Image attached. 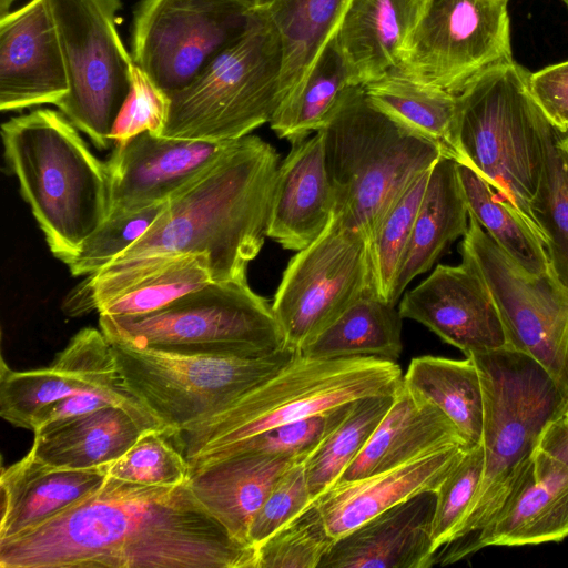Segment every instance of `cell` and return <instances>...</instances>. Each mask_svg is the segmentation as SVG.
Returning a JSON list of instances; mask_svg holds the SVG:
<instances>
[{
    "mask_svg": "<svg viewBox=\"0 0 568 568\" xmlns=\"http://www.w3.org/2000/svg\"><path fill=\"white\" fill-rule=\"evenodd\" d=\"M189 483L146 486L112 477L44 524L0 539L1 568H256Z\"/></svg>",
    "mask_w": 568,
    "mask_h": 568,
    "instance_id": "cell-1",
    "label": "cell"
},
{
    "mask_svg": "<svg viewBox=\"0 0 568 568\" xmlns=\"http://www.w3.org/2000/svg\"><path fill=\"white\" fill-rule=\"evenodd\" d=\"M277 151L257 135L233 141L176 191L149 231L64 302L70 316L97 311L145 273L180 254H206L212 280L247 282L265 237L280 166Z\"/></svg>",
    "mask_w": 568,
    "mask_h": 568,
    "instance_id": "cell-2",
    "label": "cell"
},
{
    "mask_svg": "<svg viewBox=\"0 0 568 568\" xmlns=\"http://www.w3.org/2000/svg\"><path fill=\"white\" fill-rule=\"evenodd\" d=\"M3 154L20 193L64 264L110 214V176L59 111L38 109L2 123Z\"/></svg>",
    "mask_w": 568,
    "mask_h": 568,
    "instance_id": "cell-3",
    "label": "cell"
},
{
    "mask_svg": "<svg viewBox=\"0 0 568 568\" xmlns=\"http://www.w3.org/2000/svg\"><path fill=\"white\" fill-rule=\"evenodd\" d=\"M321 133L334 214L369 240L407 185L444 156L436 143L374 106L362 85L347 89Z\"/></svg>",
    "mask_w": 568,
    "mask_h": 568,
    "instance_id": "cell-4",
    "label": "cell"
},
{
    "mask_svg": "<svg viewBox=\"0 0 568 568\" xmlns=\"http://www.w3.org/2000/svg\"><path fill=\"white\" fill-rule=\"evenodd\" d=\"M479 372L485 464L480 487L455 541L470 552L532 457L546 426L565 414L568 398L531 357L510 347L471 354ZM453 541V542H455Z\"/></svg>",
    "mask_w": 568,
    "mask_h": 568,
    "instance_id": "cell-5",
    "label": "cell"
},
{
    "mask_svg": "<svg viewBox=\"0 0 568 568\" xmlns=\"http://www.w3.org/2000/svg\"><path fill=\"white\" fill-rule=\"evenodd\" d=\"M530 72L517 62L496 64L456 94L454 139L457 162L473 166L501 202L546 241L530 209L544 163L539 135L542 111L532 99Z\"/></svg>",
    "mask_w": 568,
    "mask_h": 568,
    "instance_id": "cell-6",
    "label": "cell"
},
{
    "mask_svg": "<svg viewBox=\"0 0 568 568\" xmlns=\"http://www.w3.org/2000/svg\"><path fill=\"white\" fill-rule=\"evenodd\" d=\"M402 382V369L394 361L312 359L297 352L288 365L226 409L172 437L191 462L273 427L366 396L393 394Z\"/></svg>",
    "mask_w": 568,
    "mask_h": 568,
    "instance_id": "cell-7",
    "label": "cell"
},
{
    "mask_svg": "<svg viewBox=\"0 0 568 568\" xmlns=\"http://www.w3.org/2000/svg\"><path fill=\"white\" fill-rule=\"evenodd\" d=\"M99 323L110 343L173 355L261 357L286 347L272 304L247 282L212 281L159 310Z\"/></svg>",
    "mask_w": 568,
    "mask_h": 568,
    "instance_id": "cell-8",
    "label": "cell"
},
{
    "mask_svg": "<svg viewBox=\"0 0 568 568\" xmlns=\"http://www.w3.org/2000/svg\"><path fill=\"white\" fill-rule=\"evenodd\" d=\"M282 49L265 10L183 89L169 94L163 136L235 141L271 121L280 104Z\"/></svg>",
    "mask_w": 568,
    "mask_h": 568,
    "instance_id": "cell-9",
    "label": "cell"
},
{
    "mask_svg": "<svg viewBox=\"0 0 568 568\" xmlns=\"http://www.w3.org/2000/svg\"><path fill=\"white\" fill-rule=\"evenodd\" d=\"M126 390L178 433L226 409L286 365V346L261 357L183 356L110 343Z\"/></svg>",
    "mask_w": 568,
    "mask_h": 568,
    "instance_id": "cell-10",
    "label": "cell"
},
{
    "mask_svg": "<svg viewBox=\"0 0 568 568\" xmlns=\"http://www.w3.org/2000/svg\"><path fill=\"white\" fill-rule=\"evenodd\" d=\"M64 59L69 92L57 104L104 150L131 87L134 64L119 29L121 0H48Z\"/></svg>",
    "mask_w": 568,
    "mask_h": 568,
    "instance_id": "cell-11",
    "label": "cell"
},
{
    "mask_svg": "<svg viewBox=\"0 0 568 568\" xmlns=\"http://www.w3.org/2000/svg\"><path fill=\"white\" fill-rule=\"evenodd\" d=\"M459 246L488 285L508 347L535 359L568 398V292L550 266L531 274L513 260L469 214Z\"/></svg>",
    "mask_w": 568,
    "mask_h": 568,
    "instance_id": "cell-12",
    "label": "cell"
},
{
    "mask_svg": "<svg viewBox=\"0 0 568 568\" xmlns=\"http://www.w3.org/2000/svg\"><path fill=\"white\" fill-rule=\"evenodd\" d=\"M368 294H377L369 239L333 213L322 234L287 263L272 307L286 346L298 352Z\"/></svg>",
    "mask_w": 568,
    "mask_h": 568,
    "instance_id": "cell-13",
    "label": "cell"
},
{
    "mask_svg": "<svg viewBox=\"0 0 568 568\" xmlns=\"http://www.w3.org/2000/svg\"><path fill=\"white\" fill-rule=\"evenodd\" d=\"M513 60L506 0H432L392 71L458 94L485 70Z\"/></svg>",
    "mask_w": 568,
    "mask_h": 568,
    "instance_id": "cell-14",
    "label": "cell"
},
{
    "mask_svg": "<svg viewBox=\"0 0 568 568\" xmlns=\"http://www.w3.org/2000/svg\"><path fill=\"white\" fill-rule=\"evenodd\" d=\"M251 12L232 0H140L133 62L168 94L176 92L241 36Z\"/></svg>",
    "mask_w": 568,
    "mask_h": 568,
    "instance_id": "cell-15",
    "label": "cell"
},
{
    "mask_svg": "<svg viewBox=\"0 0 568 568\" xmlns=\"http://www.w3.org/2000/svg\"><path fill=\"white\" fill-rule=\"evenodd\" d=\"M0 367V416L16 427L31 430L41 408L84 392L104 393L133 409L150 413L124 387L111 344L95 328L78 332L48 368L18 372L4 359Z\"/></svg>",
    "mask_w": 568,
    "mask_h": 568,
    "instance_id": "cell-16",
    "label": "cell"
},
{
    "mask_svg": "<svg viewBox=\"0 0 568 568\" xmlns=\"http://www.w3.org/2000/svg\"><path fill=\"white\" fill-rule=\"evenodd\" d=\"M398 310L403 318L423 324L466 356L508 347L493 294L466 258L459 265L438 264L404 293Z\"/></svg>",
    "mask_w": 568,
    "mask_h": 568,
    "instance_id": "cell-17",
    "label": "cell"
},
{
    "mask_svg": "<svg viewBox=\"0 0 568 568\" xmlns=\"http://www.w3.org/2000/svg\"><path fill=\"white\" fill-rule=\"evenodd\" d=\"M232 142L169 138L145 131L114 143L105 162L110 176V213L166 202Z\"/></svg>",
    "mask_w": 568,
    "mask_h": 568,
    "instance_id": "cell-18",
    "label": "cell"
},
{
    "mask_svg": "<svg viewBox=\"0 0 568 568\" xmlns=\"http://www.w3.org/2000/svg\"><path fill=\"white\" fill-rule=\"evenodd\" d=\"M69 81L48 0L0 17V110L58 104Z\"/></svg>",
    "mask_w": 568,
    "mask_h": 568,
    "instance_id": "cell-19",
    "label": "cell"
},
{
    "mask_svg": "<svg viewBox=\"0 0 568 568\" xmlns=\"http://www.w3.org/2000/svg\"><path fill=\"white\" fill-rule=\"evenodd\" d=\"M436 496L425 491L337 538L318 568H429Z\"/></svg>",
    "mask_w": 568,
    "mask_h": 568,
    "instance_id": "cell-20",
    "label": "cell"
},
{
    "mask_svg": "<svg viewBox=\"0 0 568 568\" xmlns=\"http://www.w3.org/2000/svg\"><path fill=\"white\" fill-rule=\"evenodd\" d=\"M568 537V467L536 448L470 552L486 546H525Z\"/></svg>",
    "mask_w": 568,
    "mask_h": 568,
    "instance_id": "cell-21",
    "label": "cell"
},
{
    "mask_svg": "<svg viewBox=\"0 0 568 568\" xmlns=\"http://www.w3.org/2000/svg\"><path fill=\"white\" fill-rule=\"evenodd\" d=\"M466 450L464 446H447L394 468L337 483L314 504L336 540L399 503L435 491Z\"/></svg>",
    "mask_w": 568,
    "mask_h": 568,
    "instance_id": "cell-22",
    "label": "cell"
},
{
    "mask_svg": "<svg viewBox=\"0 0 568 568\" xmlns=\"http://www.w3.org/2000/svg\"><path fill=\"white\" fill-rule=\"evenodd\" d=\"M335 210L321 131L293 144L280 163L267 237L283 248L300 251L325 230Z\"/></svg>",
    "mask_w": 568,
    "mask_h": 568,
    "instance_id": "cell-23",
    "label": "cell"
},
{
    "mask_svg": "<svg viewBox=\"0 0 568 568\" xmlns=\"http://www.w3.org/2000/svg\"><path fill=\"white\" fill-rule=\"evenodd\" d=\"M432 0H351L335 34L353 85L395 69Z\"/></svg>",
    "mask_w": 568,
    "mask_h": 568,
    "instance_id": "cell-24",
    "label": "cell"
},
{
    "mask_svg": "<svg viewBox=\"0 0 568 568\" xmlns=\"http://www.w3.org/2000/svg\"><path fill=\"white\" fill-rule=\"evenodd\" d=\"M153 429L168 430L159 420L121 405H109L38 428L29 454L53 467L98 468L114 463Z\"/></svg>",
    "mask_w": 568,
    "mask_h": 568,
    "instance_id": "cell-25",
    "label": "cell"
},
{
    "mask_svg": "<svg viewBox=\"0 0 568 568\" xmlns=\"http://www.w3.org/2000/svg\"><path fill=\"white\" fill-rule=\"evenodd\" d=\"M108 467L59 468L28 453L2 468L0 539L38 527L92 496L105 483Z\"/></svg>",
    "mask_w": 568,
    "mask_h": 568,
    "instance_id": "cell-26",
    "label": "cell"
},
{
    "mask_svg": "<svg viewBox=\"0 0 568 568\" xmlns=\"http://www.w3.org/2000/svg\"><path fill=\"white\" fill-rule=\"evenodd\" d=\"M447 446L467 449L455 424L402 382L389 409L337 483L381 473Z\"/></svg>",
    "mask_w": 568,
    "mask_h": 568,
    "instance_id": "cell-27",
    "label": "cell"
},
{
    "mask_svg": "<svg viewBox=\"0 0 568 568\" xmlns=\"http://www.w3.org/2000/svg\"><path fill=\"white\" fill-rule=\"evenodd\" d=\"M298 460L240 453L190 470L187 483L201 505L241 542L281 476Z\"/></svg>",
    "mask_w": 568,
    "mask_h": 568,
    "instance_id": "cell-28",
    "label": "cell"
},
{
    "mask_svg": "<svg viewBox=\"0 0 568 568\" xmlns=\"http://www.w3.org/2000/svg\"><path fill=\"white\" fill-rule=\"evenodd\" d=\"M469 212L457 172V162L440 156L430 169L409 242L393 292L397 304L407 285L429 271L445 250L468 229Z\"/></svg>",
    "mask_w": 568,
    "mask_h": 568,
    "instance_id": "cell-29",
    "label": "cell"
},
{
    "mask_svg": "<svg viewBox=\"0 0 568 568\" xmlns=\"http://www.w3.org/2000/svg\"><path fill=\"white\" fill-rule=\"evenodd\" d=\"M349 2L264 0L261 7L273 22L282 49L278 106L298 93L322 51L335 37Z\"/></svg>",
    "mask_w": 568,
    "mask_h": 568,
    "instance_id": "cell-30",
    "label": "cell"
},
{
    "mask_svg": "<svg viewBox=\"0 0 568 568\" xmlns=\"http://www.w3.org/2000/svg\"><path fill=\"white\" fill-rule=\"evenodd\" d=\"M403 316L396 304L368 294L308 341L298 353L312 359L372 356L396 361L403 352Z\"/></svg>",
    "mask_w": 568,
    "mask_h": 568,
    "instance_id": "cell-31",
    "label": "cell"
},
{
    "mask_svg": "<svg viewBox=\"0 0 568 568\" xmlns=\"http://www.w3.org/2000/svg\"><path fill=\"white\" fill-rule=\"evenodd\" d=\"M404 385L436 405L457 427L467 449L481 444L484 399L475 362L438 356L410 361Z\"/></svg>",
    "mask_w": 568,
    "mask_h": 568,
    "instance_id": "cell-32",
    "label": "cell"
},
{
    "mask_svg": "<svg viewBox=\"0 0 568 568\" xmlns=\"http://www.w3.org/2000/svg\"><path fill=\"white\" fill-rule=\"evenodd\" d=\"M369 102L407 129L436 143L457 162L454 129L457 97L389 71L363 85Z\"/></svg>",
    "mask_w": 568,
    "mask_h": 568,
    "instance_id": "cell-33",
    "label": "cell"
},
{
    "mask_svg": "<svg viewBox=\"0 0 568 568\" xmlns=\"http://www.w3.org/2000/svg\"><path fill=\"white\" fill-rule=\"evenodd\" d=\"M349 87L345 59L334 37L322 51L298 93L277 108L270 123L292 145L321 131Z\"/></svg>",
    "mask_w": 568,
    "mask_h": 568,
    "instance_id": "cell-34",
    "label": "cell"
},
{
    "mask_svg": "<svg viewBox=\"0 0 568 568\" xmlns=\"http://www.w3.org/2000/svg\"><path fill=\"white\" fill-rule=\"evenodd\" d=\"M561 134L541 113L544 163L530 209L545 236L549 266L568 292V151L561 144Z\"/></svg>",
    "mask_w": 568,
    "mask_h": 568,
    "instance_id": "cell-35",
    "label": "cell"
},
{
    "mask_svg": "<svg viewBox=\"0 0 568 568\" xmlns=\"http://www.w3.org/2000/svg\"><path fill=\"white\" fill-rule=\"evenodd\" d=\"M457 172L469 214L523 268L536 275L547 272L546 248L520 214L498 200L473 166L457 162Z\"/></svg>",
    "mask_w": 568,
    "mask_h": 568,
    "instance_id": "cell-36",
    "label": "cell"
},
{
    "mask_svg": "<svg viewBox=\"0 0 568 568\" xmlns=\"http://www.w3.org/2000/svg\"><path fill=\"white\" fill-rule=\"evenodd\" d=\"M394 394L354 400L343 420L303 462L306 483L314 500L339 480L362 452L389 409Z\"/></svg>",
    "mask_w": 568,
    "mask_h": 568,
    "instance_id": "cell-37",
    "label": "cell"
},
{
    "mask_svg": "<svg viewBox=\"0 0 568 568\" xmlns=\"http://www.w3.org/2000/svg\"><path fill=\"white\" fill-rule=\"evenodd\" d=\"M212 281L206 254L174 255L100 305L97 311L99 315L109 316L149 313Z\"/></svg>",
    "mask_w": 568,
    "mask_h": 568,
    "instance_id": "cell-38",
    "label": "cell"
},
{
    "mask_svg": "<svg viewBox=\"0 0 568 568\" xmlns=\"http://www.w3.org/2000/svg\"><path fill=\"white\" fill-rule=\"evenodd\" d=\"M430 169L407 185L369 240L376 293L393 304H396L393 301L395 280L428 183Z\"/></svg>",
    "mask_w": 568,
    "mask_h": 568,
    "instance_id": "cell-39",
    "label": "cell"
},
{
    "mask_svg": "<svg viewBox=\"0 0 568 568\" xmlns=\"http://www.w3.org/2000/svg\"><path fill=\"white\" fill-rule=\"evenodd\" d=\"M352 403L273 427L243 442L197 457L187 462L190 470L240 453H261L304 462L343 420Z\"/></svg>",
    "mask_w": 568,
    "mask_h": 568,
    "instance_id": "cell-40",
    "label": "cell"
},
{
    "mask_svg": "<svg viewBox=\"0 0 568 568\" xmlns=\"http://www.w3.org/2000/svg\"><path fill=\"white\" fill-rule=\"evenodd\" d=\"M334 541L313 503L256 547V568H318Z\"/></svg>",
    "mask_w": 568,
    "mask_h": 568,
    "instance_id": "cell-41",
    "label": "cell"
},
{
    "mask_svg": "<svg viewBox=\"0 0 568 568\" xmlns=\"http://www.w3.org/2000/svg\"><path fill=\"white\" fill-rule=\"evenodd\" d=\"M172 432H145L119 459L108 476L146 486H179L187 481L189 463L173 440Z\"/></svg>",
    "mask_w": 568,
    "mask_h": 568,
    "instance_id": "cell-42",
    "label": "cell"
},
{
    "mask_svg": "<svg viewBox=\"0 0 568 568\" xmlns=\"http://www.w3.org/2000/svg\"><path fill=\"white\" fill-rule=\"evenodd\" d=\"M484 464L481 444L467 449L434 491L432 544L435 552L458 538L480 487Z\"/></svg>",
    "mask_w": 568,
    "mask_h": 568,
    "instance_id": "cell-43",
    "label": "cell"
},
{
    "mask_svg": "<svg viewBox=\"0 0 568 568\" xmlns=\"http://www.w3.org/2000/svg\"><path fill=\"white\" fill-rule=\"evenodd\" d=\"M165 203L126 212L110 213L65 264L73 276L93 275L141 239L159 219Z\"/></svg>",
    "mask_w": 568,
    "mask_h": 568,
    "instance_id": "cell-44",
    "label": "cell"
},
{
    "mask_svg": "<svg viewBox=\"0 0 568 568\" xmlns=\"http://www.w3.org/2000/svg\"><path fill=\"white\" fill-rule=\"evenodd\" d=\"M169 108V94L134 63L130 92L113 126L112 141L123 142L145 131L161 135Z\"/></svg>",
    "mask_w": 568,
    "mask_h": 568,
    "instance_id": "cell-45",
    "label": "cell"
},
{
    "mask_svg": "<svg viewBox=\"0 0 568 568\" xmlns=\"http://www.w3.org/2000/svg\"><path fill=\"white\" fill-rule=\"evenodd\" d=\"M313 503L303 462L296 463L281 476L254 516L248 542L257 547Z\"/></svg>",
    "mask_w": 568,
    "mask_h": 568,
    "instance_id": "cell-46",
    "label": "cell"
},
{
    "mask_svg": "<svg viewBox=\"0 0 568 568\" xmlns=\"http://www.w3.org/2000/svg\"><path fill=\"white\" fill-rule=\"evenodd\" d=\"M529 91L547 120L561 133L568 132V60L529 74Z\"/></svg>",
    "mask_w": 568,
    "mask_h": 568,
    "instance_id": "cell-47",
    "label": "cell"
},
{
    "mask_svg": "<svg viewBox=\"0 0 568 568\" xmlns=\"http://www.w3.org/2000/svg\"><path fill=\"white\" fill-rule=\"evenodd\" d=\"M109 405H121L141 416L159 420L151 413L133 409L113 396L99 392H84L52 402L41 408L33 417L31 430L34 432L54 420L87 414Z\"/></svg>",
    "mask_w": 568,
    "mask_h": 568,
    "instance_id": "cell-48",
    "label": "cell"
},
{
    "mask_svg": "<svg viewBox=\"0 0 568 568\" xmlns=\"http://www.w3.org/2000/svg\"><path fill=\"white\" fill-rule=\"evenodd\" d=\"M537 448L568 467V433L556 419L544 429Z\"/></svg>",
    "mask_w": 568,
    "mask_h": 568,
    "instance_id": "cell-49",
    "label": "cell"
},
{
    "mask_svg": "<svg viewBox=\"0 0 568 568\" xmlns=\"http://www.w3.org/2000/svg\"><path fill=\"white\" fill-rule=\"evenodd\" d=\"M233 2L237 3L242 8H244L247 11H253L257 8H260L264 0H232Z\"/></svg>",
    "mask_w": 568,
    "mask_h": 568,
    "instance_id": "cell-50",
    "label": "cell"
},
{
    "mask_svg": "<svg viewBox=\"0 0 568 568\" xmlns=\"http://www.w3.org/2000/svg\"><path fill=\"white\" fill-rule=\"evenodd\" d=\"M16 1L17 0H0V17L11 11L10 9Z\"/></svg>",
    "mask_w": 568,
    "mask_h": 568,
    "instance_id": "cell-51",
    "label": "cell"
},
{
    "mask_svg": "<svg viewBox=\"0 0 568 568\" xmlns=\"http://www.w3.org/2000/svg\"><path fill=\"white\" fill-rule=\"evenodd\" d=\"M556 423L565 430L568 433V407L565 412L564 415H561L560 417H558L556 419Z\"/></svg>",
    "mask_w": 568,
    "mask_h": 568,
    "instance_id": "cell-52",
    "label": "cell"
},
{
    "mask_svg": "<svg viewBox=\"0 0 568 568\" xmlns=\"http://www.w3.org/2000/svg\"><path fill=\"white\" fill-rule=\"evenodd\" d=\"M561 144L568 151V132L561 134Z\"/></svg>",
    "mask_w": 568,
    "mask_h": 568,
    "instance_id": "cell-53",
    "label": "cell"
},
{
    "mask_svg": "<svg viewBox=\"0 0 568 568\" xmlns=\"http://www.w3.org/2000/svg\"><path fill=\"white\" fill-rule=\"evenodd\" d=\"M564 1H565V3H566V4H567V7H568V0H564Z\"/></svg>",
    "mask_w": 568,
    "mask_h": 568,
    "instance_id": "cell-54",
    "label": "cell"
},
{
    "mask_svg": "<svg viewBox=\"0 0 568 568\" xmlns=\"http://www.w3.org/2000/svg\"><path fill=\"white\" fill-rule=\"evenodd\" d=\"M506 1L508 2L509 0H506Z\"/></svg>",
    "mask_w": 568,
    "mask_h": 568,
    "instance_id": "cell-55",
    "label": "cell"
}]
</instances>
